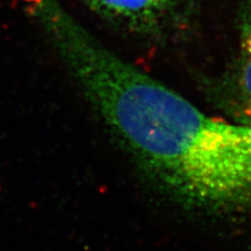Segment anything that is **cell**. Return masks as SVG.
<instances>
[{
	"label": "cell",
	"mask_w": 251,
	"mask_h": 251,
	"mask_svg": "<svg viewBox=\"0 0 251 251\" xmlns=\"http://www.w3.org/2000/svg\"><path fill=\"white\" fill-rule=\"evenodd\" d=\"M54 39L149 181L185 208L251 211V129L206 115L177 92L93 42L73 22Z\"/></svg>",
	"instance_id": "1"
},
{
	"label": "cell",
	"mask_w": 251,
	"mask_h": 251,
	"mask_svg": "<svg viewBox=\"0 0 251 251\" xmlns=\"http://www.w3.org/2000/svg\"><path fill=\"white\" fill-rule=\"evenodd\" d=\"M188 0H86L101 17L137 33L151 34L174 21Z\"/></svg>",
	"instance_id": "2"
},
{
	"label": "cell",
	"mask_w": 251,
	"mask_h": 251,
	"mask_svg": "<svg viewBox=\"0 0 251 251\" xmlns=\"http://www.w3.org/2000/svg\"><path fill=\"white\" fill-rule=\"evenodd\" d=\"M211 91L216 105L232 123L251 129V59L241 56Z\"/></svg>",
	"instance_id": "3"
},
{
	"label": "cell",
	"mask_w": 251,
	"mask_h": 251,
	"mask_svg": "<svg viewBox=\"0 0 251 251\" xmlns=\"http://www.w3.org/2000/svg\"><path fill=\"white\" fill-rule=\"evenodd\" d=\"M240 46L242 56L251 59V5L243 12L241 17Z\"/></svg>",
	"instance_id": "4"
}]
</instances>
